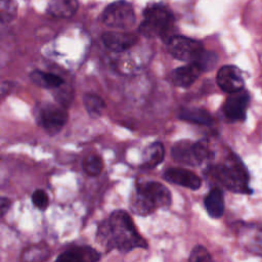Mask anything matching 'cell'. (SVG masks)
I'll return each instance as SVG.
<instances>
[{
  "label": "cell",
  "mask_w": 262,
  "mask_h": 262,
  "mask_svg": "<svg viewBox=\"0 0 262 262\" xmlns=\"http://www.w3.org/2000/svg\"><path fill=\"white\" fill-rule=\"evenodd\" d=\"M30 78L36 85L43 88H49V89L58 88L63 83L62 79L59 76L51 73H45L38 70L33 71L30 75Z\"/></svg>",
  "instance_id": "ac0fdd59"
},
{
  "label": "cell",
  "mask_w": 262,
  "mask_h": 262,
  "mask_svg": "<svg viewBox=\"0 0 262 262\" xmlns=\"http://www.w3.org/2000/svg\"><path fill=\"white\" fill-rule=\"evenodd\" d=\"M101 17L107 27L121 30L130 29L135 23L134 9L125 0H118L107 5Z\"/></svg>",
  "instance_id": "8992f818"
},
{
  "label": "cell",
  "mask_w": 262,
  "mask_h": 262,
  "mask_svg": "<svg viewBox=\"0 0 262 262\" xmlns=\"http://www.w3.org/2000/svg\"><path fill=\"white\" fill-rule=\"evenodd\" d=\"M79 6L78 0H49L47 11L55 17H71L73 16Z\"/></svg>",
  "instance_id": "9a60e30c"
},
{
  "label": "cell",
  "mask_w": 262,
  "mask_h": 262,
  "mask_svg": "<svg viewBox=\"0 0 262 262\" xmlns=\"http://www.w3.org/2000/svg\"><path fill=\"white\" fill-rule=\"evenodd\" d=\"M217 83L219 87L227 92L233 93L244 88V78L239 69L234 66H224L217 73Z\"/></svg>",
  "instance_id": "30bf717a"
},
{
  "label": "cell",
  "mask_w": 262,
  "mask_h": 262,
  "mask_svg": "<svg viewBox=\"0 0 262 262\" xmlns=\"http://www.w3.org/2000/svg\"><path fill=\"white\" fill-rule=\"evenodd\" d=\"M83 101L85 108L90 117L98 118L99 116H101L105 107V102L100 96L94 93H87L84 95Z\"/></svg>",
  "instance_id": "44dd1931"
},
{
  "label": "cell",
  "mask_w": 262,
  "mask_h": 262,
  "mask_svg": "<svg viewBox=\"0 0 262 262\" xmlns=\"http://www.w3.org/2000/svg\"><path fill=\"white\" fill-rule=\"evenodd\" d=\"M165 148L161 142H152L143 150L142 167L152 169L161 164L164 160Z\"/></svg>",
  "instance_id": "e0dca14e"
},
{
  "label": "cell",
  "mask_w": 262,
  "mask_h": 262,
  "mask_svg": "<svg viewBox=\"0 0 262 262\" xmlns=\"http://www.w3.org/2000/svg\"><path fill=\"white\" fill-rule=\"evenodd\" d=\"M205 207L211 217L219 218L224 211L223 193L218 187L212 188L205 198Z\"/></svg>",
  "instance_id": "2e32d148"
},
{
  "label": "cell",
  "mask_w": 262,
  "mask_h": 262,
  "mask_svg": "<svg viewBox=\"0 0 262 262\" xmlns=\"http://www.w3.org/2000/svg\"><path fill=\"white\" fill-rule=\"evenodd\" d=\"M214 178L227 189L234 192H249L248 174L245 166L234 155H229L228 158L218 164L212 170Z\"/></svg>",
  "instance_id": "3957f363"
},
{
  "label": "cell",
  "mask_w": 262,
  "mask_h": 262,
  "mask_svg": "<svg viewBox=\"0 0 262 262\" xmlns=\"http://www.w3.org/2000/svg\"><path fill=\"white\" fill-rule=\"evenodd\" d=\"M100 254L89 246H74L58 255L55 262H98Z\"/></svg>",
  "instance_id": "8fae6325"
},
{
  "label": "cell",
  "mask_w": 262,
  "mask_h": 262,
  "mask_svg": "<svg viewBox=\"0 0 262 262\" xmlns=\"http://www.w3.org/2000/svg\"><path fill=\"white\" fill-rule=\"evenodd\" d=\"M32 203L39 210H46L49 206L48 194L43 189H36L32 194Z\"/></svg>",
  "instance_id": "d4e9b609"
},
{
  "label": "cell",
  "mask_w": 262,
  "mask_h": 262,
  "mask_svg": "<svg viewBox=\"0 0 262 262\" xmlns=\"http://www.w3.org/2000/svg\"><path fill=\"white\" fill-rule=\"evenodd\" d=\"M49 255V249L44 244L33 245L25 249L20 255L21 262H43Z\"/></svg>",
  "instance_id": "ffe728a7"
},
{
  "label": "cell",
  "mask_w": 262,
  "mask_h": 262,
  "mask_svg": "<svg viewBox=\"0 0 262 262\" xmlns=\"http://www.w3.org/2000/svg\"><path fill=\"white\" fill-rule=\"evenodd\" d=\"M168 51L176 59L194 62L205 49L203 44L196 40L183 36H173L168 40Z\"/></svg>",
  "instance_id": "52a82bcc"
},
{
  "label": "cell",
  "mask_w": 262,
  "mask_h": 262,
  "mask_svg": "<svg viewBox=\"0 0 262 262\" xmlns=\"http://www.w3.org/2000/svg\"><path fill=\"white\" fill-rule=\"evenodd\" d=\"M179 118L181 120L199 124V125H209L212 123L211 115L203 108H182L179 113Z\"/></svg>",
  "instance_id": "d6986e66"
},
{
  "label": "cell",
  "mask_w": 262,
  "mask_h": 262,
  "mask_svg": "<svg viewBox=\"0 0 262 262\" xmlns=\"http://www.w3.org/2000/svg\"><path fill=\"white\" fill-rule=\"evenodd\" d=\"M11 206V201L8 198L0 196V218L7 213Z\"/></svg>",
  "instance_id": "484cf974"
},
{
  "label": "cell",
  "mask_w": 262,
  "mask_h": 262,
  "mask_svg": "<svg viewBox=\"0 0 262 262\" xmlns=\"http://www.w3.org/2000/svg\"><path fill=\"white\" fill-rule=\"evenodd\" d=\"M203 72L196 62H189L187 66L175 69L171 73V80L175 86L188 87L190 86Z\"/></svg>",
  "instance_id": "5bb4252c"
},
{
  "label": "cell",
  "mask_w": 262,
  "mask_h": 262,
  "mask_svg": "<svg viewBox=\"0 0 262 262\" xmlns=\"http://www.w3.org/2000/svg\"><path fill=\"white\" fill-rule=\"evenodd\" d=\"M82 167L85 173L89 176H97L102 171L103 162L100 156L96 154H91L84 158Z\"/></svg>",
  "instance_id": "7402d4cb"
},
{
  "label": "cell",
  "mask_w": 262,
  "mask_h": 262,
  "mask_svg": "<svg viewBox=\"0 0 262 262\" xmlns=\"http://www.w3.org/2000/svg\"><path fill=\"white\" fill-rule=\"evenodd\" d=\"M174 24V16L171 10L160 3L148 5L143 11V20L139 26L142 35L148 38L165 37L171 32Z\"/></svg>",
  "instance_id": "277c9868"
},
{
  "label": "cell",
  "mask_w": 262,
  "mask_h": 262,
  "mask_svg": "<svg viewBox=\"0 0 262 262\" xmlns=\"http://www.w3.org/2000/svg\"><path fill=\"white\" fill-rule=\"evenodd\" d=\"M68 112L61 105L52 103L44 104L38 114V120L44 130L50 134L55 135L58 133L68 121Z\"/></svg>",
  "instance_id": "ba28073f"
},
{
  "label": "cell",
  "mask_w": 262,
  "mask_h": 262,
  "mask_svg": "<svg viewBox=\"0 0 262 262\" xmlns=\"http://www.w3.org/2000/svg\"><path fill=\"white\" fill-rule=\"evenodd\" d=\"M164 178L171 183L189 188L198 189L201 187V178L193 172L183 168H170L164 172Z\"/></svg>",
  "instance_id": "7c38bea8"
},
{
  "label": "cell",
  "mask_w": 262,
  "mask_h": 262,
  "mask_svg": "<svg viewBox=\"0 0 262 262\" xmlns=\"http://www.w3.org/2000/svg\"><path fill=\"white\" fill-rule=\"evenodd\" d=\"M173 159L186 166H198L212 156L205 141L193 142L190 140L177 141L171 148Z\"/></svg>",
  "instance_id": "5b68a950"
},
{
  "label": "cell",
  "mask_w": 262,
  "mask_h": 262,
  "mask_svg": "<svg viewBox=\"0 0 262 262\" xmlns=\"http://www.w3.org/2000/svg\"><path fill=\"white\" fill-rule=\"evenodd\" d=\"M171 204L169 189L162 183L148 181L137 184L130 199V208L133 213L146 216Z\"/></svg>",
  "instance_id": "7a4b0ae2"
},
{
  "label": "cell",
  "mask_w": 262,
  "mask_h": 262,
  "mask_svg": "<svg viewBox=\"0 0 262 262\" xmlns=\"http://www.w3.org/2000/svg\"><path fill=\"white\" fill-rule=\"evenodd\" d=\"M17 14V3L15 0H0V23L12 21Z\"/></svg>",
  "instance_id": "603a6c76"
},
{
  "label": "cell",
  "mask_w": 262,
  "mask_h": 262,
  "mask_svg": "<svg viewBox=\"0 0 262 262\" xmlns=\"http://www.w3.org/2000/svg\"><path fill=\"white\" fill-rule=\"evenodd\" d=\"M189 262H213V260L205 247L196 246L190 252Z\"/></svg>",
  "instance_id": "cb8c5ba5"
},
{
  "label": "cell",
  "mask_w": 262,
  "mask_h": 262,
  "mask_svg": "<svg viewBox=\"0 0 262 262\" xmlns=\"http://www.w3.org/2000/svg\"><path fill=\"white\" fill-rule=\"evenodd\" d=\"M137 41V37L131 33L107 32L102 35V42L106 48L115 52H124L131 48Z\"/></svg>",
  "instance_id": "4fadbf2b"
},
{
  "label": "cell",
  "mask_w": 262,
  "mask_h": 262,
  "mask_svg": "<svg viewBox=\"0 0 262 262\" xmlns=\"http://www.w3.org/2000/svg\"><path fill=\"white\" fill-rule=\"evenodd\" d=\"M96 239L106 251L130 252L135 248H146L145 239L137 231L132 218L124 210H115L97 227Z\"/></svg>",
  "instance_id": "6da1fadb"
},
{
  "label": "cell",
  "mask_w": 262,
  "mask_h": 262,
  "mask_svg": "<svg viewBox=\"0 0 262 262\" xmlns=\"http://www.w3.org/2000/svg\"><path fill=\"white\" fill-rule=\"evenodd\" d=\"M250 96L246 90L230 93L223 104V113L230 122L243 121L246 118Z\"/></svg>",
  "instance_id": "9c48e42d"
}]
</instances>
